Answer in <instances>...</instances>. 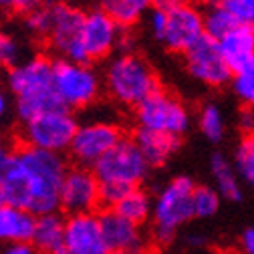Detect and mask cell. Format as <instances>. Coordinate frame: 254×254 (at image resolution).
Here are the masks:
<instances>
[{
    "label": "cell",
    "instance_id": "cell-1",
    "mask_svg": "<svg viewBox=\"0 0 254 254\" xmlns=\"http://www.w3.org/2000/svg\"><path fill=\"white\" fill-rule=\"evenodd\" d=\"M67 170L61 153L26 145L16 147L8 170L0 178L6 204L33 216L55 214L61 208V186Z\"/></svg>",
    "mask_w": 254,
    "mask_h": 254
},
{
    "label": "cell",
    "instance_id": "cell-21",
    "mask_svg": "<svg viewBox=\"0 0 254 254\" xmlns=\"http://www.w3.org/2000/svg\"><path fill=\"white\" fill-rule=\"evenodd\" d=\"M99 8L121 28H127L139 22V18L151 10V0H99Z\"/></svg>",
    "mask_w": 254,
    "mask_h": 254
},
{
    "label": "cell",
    "instance_id": "cell-23",
    "mask_svg": "<svg viewBox=\"0 0 254 254\" xmlns=\"http://www.w3.org/2000/svg\"><path fill=\"white\" fill-rule=\"evenodd\" d=\"M212 176L216 180V192L222 194V198H226V200L242 198V190H240L236 172L222 153L212 155Z\"/></svg>",
    "mask_w": 254,
    "mask_h": 254
},
{
    "label": "cell",
    "instance_id": "cell-30",
    "mask_svg": "<svg viewBox=\"0 0 254 254\" xmlns=\"http://www.w3.org/2000/svg\"><path fill=\"white\" fill-rule=\"evenodd\" d=\"M236 20V24L254 26V0H222L220 2Z\"/></svg>",
    "mask_w": 254,
    "mask_h": 254
},
{
    "label": "cell",
    "instance_id": "cell-39",
    "mask_svg": "<svg viewBox=\"0 0 254 254\" xmlns=\"http://www.w3.org/2000/svg\"><path fill=\"white\" fill-rule=\"evenodd\" d=\"M16 6V0H0V12H12Z\"/></svg>",
    "mask_w": 254,
    "mask_h": 254
},
{
    "label": "cell",
    "instance_id": "cell-14",
    "mask_svg": "<svg viewBox=\"0 0 254 254\" xmlns=\"http://www.w3.org/2000/svg\"><path fill=\"white\" fill-rule=\"evenodd\" d=\"M204 37V18L202 10L186 2L170 12H166V28L160 43H164L174 53H186L196 41Z\"/></svg>",
    "mask_w": 254,
    "mask_h": 254
},
{
    "label": "cell",
    "instance_id": "cell-31",
    "mask_svg": "<svg viewBox=\"0 0 254 254\" xmlns=\"http://www.w3.org/2000/svg\"><path fill=\"white\" fill-rule=\"evenodd\" d=\"M18 57H20V45L14 37L0 33V65L12 69L18 65Z\"/></svg>",
    "mask_w": 254,
    "mask_h": 254
},
{
    "label": "cell",
    "instance_id": "cell-27",
    "mask_svg": "<svg viewBox=\"0 0 254 254\" xmlns=\"http://www.w3.org/2000/svg\"><path fill=\"white\" fill-rule=\"evenodd\" d=\"M51 24H53V2H43L35 10H30L26 14V28L33 33L35 37H41L47 41L51 33Z\"/></svg>",
    "mask_w": 254,
    "mask_h": 254
},
{
    "label": "cell",
    "instance_id": "cell-10",
    "mask_svg": "<svg viewBox=\"0 0 254 254\" xmlns=\"http://www.w3.org/2000/svg\"><path fill=\"white\" fill-rule=\"evenodd\" d=\"M121 41V26L105 14L101 8H93L85 12L83 30H81V53L83 63L91 65L93 61H101L109 57Z\"/></svg>",
    "mask_w": 254,
    "mask_h": 254
},
{
    "label": "cell",
    "instance_id": "cell-26",
    "mask_svg": "<svg viewBox=\"0 0 254 254\" xmlns=\"http://www.w3.org/2000/svg\"><path fill=\"white\" fill-rule=\"evenodd\" d=\"M232 89L238 95L244 107L254 109V59L248 63L244 69L232 75Z\"/></svg>",
    "mask_w": 254,
    "mask_h": 254
},
{
    "label": "cell",
    "instance_id": "cell-6",
    "mask_svg": "<svg viewBox=\"0 0 254 254\" xmlns=\"http://www.w3.org/2000/svg\"><path fill=\"white\" fill-rule=\"evenodd\" d=\"M77 127L79 123L75 115L69 109L61 107V109L41 113L33 119H28L26 123H22L20 139H22V145L26 147L63 155V151H69L73 137L77 133Z\"/></svg>",
    "mask_w": 254,
    "mask_h": 254
},
{
    "label": "cell",
    "instance_id": "cell-11",
    "mask_svg": "<svg viewBox=\"0 0 254 254\" xmlns=\"http://www.w3.org/2000/svg\"><path fill=\"white\" fill-rule=\"evenodd\" d=\"M184 61L190 75L208 87H222L232 79V69L222 57L218 41L206 35L184 53Z\"/></svg>",
    "mask_w": 254,
    "mask_h": 254
},
{
    "label": "cell",
    "instance_id": "cell-20",
    "mask_svg": "<svg viewBox=\"0 0 254 254\" xmlns=\"http://www.w3.org/2000/svg\"><path fill=\"white\" fill-rule=\"evenodd\" d=\"M39 252L45 254H57L63 244H65V220L61 214H45L37 216V224H35V234L30 240Z\"/></svg>",
    "mask_w": 254,
    "mask_h": 254
},
{
    "label": "cell",
    "instance_id": "cell-3",
    "mask_svg": "<svg viewBox=\"0 0 254 254\" xmlns=\"http://www.w3.org/2000/svg\"><path fill=\"white\" fill-rule=\"evenodd\" d=\"M105 87L115 101L135 109L149 95L160 91V81L141 57L121 53L105 69Z\"/></svg>",
    "mask_w": 254,
    "mask_h": 254
},
{
    "label": "cell",
    "instance_id": "cell-5",
    "mask_svg": "<svg viewBox=\"0 0 254 254\" xmlns=\"http://www.w3.org/2000/svg\"><path fill=\"white\" fill-rule=\"evenodd\" d=\"M55 93L65 109H85L97 101L101 93V77L87 63L67 59L53 61Z\"/></svg>",
    "mask_w": 254,
    "mask_h": 254
},
{
    "label": "cell",
    "instance_id": "cell-34",
    "mask_svg": "<svg viewBox=\"0 0 254 254\" xmlns=\"http://www.w3.org/2000/svg\"><path fill=\"white\" fill-rule=\"evenodd\" d=\"M2 254H39V250L30 242H16V244H6L2 248Z\"/></svg>",
    "mask_w": 254,
    "mask_h": 254
},
{
    "label": "cell",
    "instance_id": "cell-17",
    "mask_svg": "<svg viewBox=\"0 0 254 254\" xmlns=\"http://www.w3.org/2000/svg\"><path fill=\"white\" fill-rule=\"evenodd\" d=\"M99 222H101V230H103L105 242H107L111 252L139 248L141 232H139L137 224H133V222H129V220H125L115 210L103 212L99 216Z\"/></svg>",
    "mask_w": 254,
    "mask_h": 254
},
{
    "label": "cell",
    "instance_id": "cell-19",
    "mask_svg": "<svg viewBox=\"0 0 254 254\" xmlns=\"http://www.w3.org/2000/svg\"><path fill=\"white\" fill-rule=\"evenodd\" d=\"M133 141L139 147L141 155L145 157V162L149 164V168L151 166H164L180 147L178 137L147 131V129H135Z\"/></svg>",
    "mask_w": 254,
    "mask_h": 254
},
{
    "label": "cell",
    "instance_id": "cell-43",
    "mask_svg": "<svg viewBox=\"0 0 254 254\" xmlns=\"http://www.w3.org/2000/svg\"><path fill=\"white\" fill-rule=\"evenodd\" d=\"M57 254H71V252H67V250H65V248H61V250H59V252H57Z\"/></svg>",
    "mask_w": 254,
    "mask_h": 254
},
{
    "label": "cell",
    "instance_id": "cell-4",
    "mask_svg": "<svg viewBox=\"0 0 254 254\" xmlns=\"http://www.w3.org/2000/svg\"><path fill=\"white\" fill-rule=\"evenodd\" d=\"M194 182L180 176L172 180L160 194H157L151 210L153 218V234L157 242H170L178 228L190 218H194V208H192V196H194Z\"/></svg>",
    "mask_w": 254,
    "mask_h": 254
},
{
    "label": "cell",
    "instance_id": "cell-22",
    "mask_svg": "<svg viewBox=\"0 0 254 254\" xmlns=\"http://www.w3.org/2000/svg\"><path fill=\"white\" fill-rule=\"evenodd\" d=\"M111 210H115L119 216H123L125 220H129V222H133V224L139 226L141 222H145L151 216L153 202H151V198H149V194L145 192V190L131 188L129 192L119 200V204Z\"/></svg>",
    "mask_w": 254,
    "mask_h": 254
},
{
    "label": "cell",
    "instance_id": "cell-24",
    "mask_svg": "<svg viewBox=\"0 0 254 254\" xmlns=\"http://www.w3.org/2000/svg\"><path fill=\"white\" fill-rule=\"evenodd\" d=\"M202 18H204V35L214 41H220L222 37H226L236 26V20L228 14V10L220 2L206 6V10H202Z\"/></svg>",
    "mask_w": 254,
    "mask_h": 254
},
{
    "label": "cell",
    "instance_id": "cell-38",
    "mask_svg": "<svg viewBox=\"0 0 254 254\" xmlns=\"http://www.w3.org/2000/svg\"><path fill=\"white\" fill-rule=\"evenodd\" d=\"M6 111H8V99H6L4 91L0 89V119H2V117L6 115Z\"/></svg>",
    "mask_w": 254,
    "mask_h": 254
},
{
    "label": "cell",
    "instance_id": "cell-12",
    "mask_svg": "<svg viewBox=\"0 0 254 254\" xmlns=\"http://www.w3.org/2000/svg\"><path fill=\"white\" fill-rule=\"evenodd\" d=\"M121 139H123V133L117 125L105 123V121H95V123L77 127V133L73 137L69 151L83 168L87 166L93 168Z\"/></svg>",
    "mask_w": 254,
    "mask_h": 254
},
{
    "label": "cell",
    "instance_id": "cell-36",
    "mask_svg": "<svg viewBox=\"0 0 254 254\" xmlns=\"http://www.w3.org/2000/svg\"><path fill=\"white\" fill-rule=\"evenodd\" d=\"M43 4V0H16V6H14V12H22V14H28L30 10H35L37 6Z\"/></svg>",
    "mask_w": 254,
    "mask_h": 254
},
{
    "label": "cell",
    "instance_id": "cell-41",
    "mask_svg": "<svg viewBox=\"0 0 254 254\" xmlns=\"http://www.w3.org/2000/svg\"><path fill=\"white\" fill-rule=\"evenodd\" d=\"M109 254H143L141 248H135V250H119V252H109Z\"/></svg>",
    "mask_w": 254,
    "mask_h": 254
},
{
    "label": "cell",
    "instance_id": "cell-33",
    "mask_svg": "<svg viewBox=\"0 0 254 254\" xmlns=\"http://www.w3.org/2000/svg\"><path fill=\"white\" fill-rule=\"evenodd\" d=\"M12 153H14V147L10 143H6L4 139H0V178H2L4 172L8 170L10 160H12Z\"/></svg>",
    "mask_w": 254,
    "mask_h": 254
},
{
    "label": "cell",
    "instance_id": "cell-7",
    "mask_svg": "<svg viewBox=\"0 0 254 254\" xmlns=\"http://www.w3.org/2000/svg\"><path fill=\"white\" fill-rule=\"evenodd\" d=\"M137 129H147L172 137H182L188 131L190 113L176 95L160 89L133 109Z\"/></svg>",
    "mask_w": 254,
    "mask_h": 254
},
{
    "label": "cell",
    "instance_id": "cell-9",
    "mask_svg": "<svg viewBox=\"0 0 254 254\" xmlns=\"http://www.w3.org/2000/svg\"><path fill=\"white\" fill-rule=\"evenodd\" d=\"M85 10L75 4L53 0V24L47 43L51 51L59 55V59H67L75 63H83L81 53V30H83Z\"/></svg>",
    "mask_w": 254,
    "mask_h": 254
},
{
    "label": "cell",
    "instance_id": "cell-16",
    "mask_svg": "<svg viewBox=\"0 0 254 254\" xmlns=\"http://www.w3.org/2000/svg\"><path fill=\"white\" fill-rule=\"evenodd\" d=\"M218 47L232 69V75L238 73L254 59V26L236 24L226 37L218 41Z\"/></svg>",
    "mask_w": 254,
    "mask_h": 254
},
{
    "label": "cell",
    "instance_id": "cell-40",
    "mask_svg": "<svg viewBox=\"0 0 254 254\" xmlns=\"http://www.w3.org/2000/svg\"><path fill=\"white\" fill-rule=\"evenodd\" d=\"M206 4V6H210V4H218V2H222V0H192V4Z\"/></svg>",
    "mask_w": 254,
    "mask_h": 254
},
{
    "label": "cell",
    "instance_id": "cell-15",
    "mask_svg": "<svg viewBox=\"0 0 254 254\" xmlns=\"http://www.w3.org/2000/svg\"><path fill=\"white\" fill-rule=\"evenodd\" d=\"M71 254H109L99 216L95 214H75L65 220V244Z\"/></svg>",
    "mask_w": 254,
    "mask_h": 254
},
{
    "label": "cell",
    "instance_id": "cell-42",
    "mask_svg": "<svg viewBox=\"0 0 254 254\" xmlns=\"http://www.w3.org/2000/svg\"><path fill=\"white\" fill-rule=\"evenodd\" d=\"M6 204V198H4V190H2V184H0V206Z\"/></svg>",
    "mask_w": 254,
    "mask_h": 254
},
{
    "label": "cell",
    "instance_id": "cell-25",
    "mask_svg": "<svg viewBox=\"0 0 254 254\" xmlns=\"http://www.w3.org/2000/svg\"><path fill=\"white\" fill-rule=\"evenodd\" d=\"M198 123H200V131L206 135V139L216 143L224 137V115H222L218 105H214V103L204 105L200 111Z\"/></svg>",
    "mask_w": 254,
    "mask_h": 254
},
{
    "label": "cell",
    "instance_id": "cell-8",
    "mask_svg": "<svg viewBox=\"0 0 254 254\" xmlns=\"http://www.w3.org/2000/svg\"><path fill=\"white\" fill-rule=\"evenodd\" d=\"M93 174L97 176L99 184H115L123 188H137L149 170V164L141 155L139 147L133 139H121L109 153L95 164Z\"/></svg>",
    "mask_w": 254,
    "mask_h": 254
},
{
    "label": "cell",
    "instance_id": "cell-18",
    "mask_svg": "<svg viewBox=\"0 0 254 254\" xmlns=\"http://www.w3.org/2000/svg\"><path fill=\"white\" fill-rule=\"evenodd\" d=\"M37 216L10 204L0 206V244L30 242L35 234Z\"/></svg>",
    "mask_w": 254,
    "mask_h": 254
},
{
    "label": "cell",
    "instance_id": "cell-13",
    "mask_svg": "<svg viewBox=\"0 0 254 254\" xmlns=\"http://www.w3.org/2000/svg\"><path fill=\"white\" fill-rule=\"evenodd\" d=\"M101 204V184L89 168H71L61 186V208L75 214H93Z\"/></svg>",
    "mask_w": 254,
    "mask_h": 254
},
{
    "label": "cell",
    "instance_id": "cell-28",
    "mask_svg": "<svg viewBox=\"0 0 254 254\" xmlns=\"http://www.w3.org/2000/svg\"><path fill=\"white\" fill-rule=\"evenodd\" d=\"M220 206V194L212 188H196L194 196H192V208H194V216L198 218H208L214 216L216 210Z\"/></svg>",
    "mask_w": 254,
    "mask_h": 254
},
{
    "label": "cell",
    "instance_id": "cell-2",
    "mask_svg": "<svg viewBox=\"0 0 254 254\" xmlns=\"http://www.w3.org/2000/svg\"><path fill=\"white\" fill-rule=\"evenodd\" d=\"M8 89L16 95V113L22 123L41 113L61 109L63 103L53 85V61L49 57H30L6 73Z\"/></svg>",
    "mask_w": 254,
    "mask_h": 254
},
{
    "label": "cell",
    "instance_id": "cell-37",
    "mask_svg": "<svg viewBox=\"0 0 254 254\" xmlns=\"http://www.w3.org/2000/svg\"><path fill=\"white\" fill-rule=\"evenodd\" d=\"M240 246H242L244 254H254V226H252V228H248V230L242 234Z\"/></svg>",
    "mask_w": 254,
    "mask_h": 254
},
{
    "label": "cell",
    "instance_id": "cell-29",
    "mask_svg": "<svg viewBox=\"0 0 254 254\" xmlns=\"http://www.w3.org/2000/svg\"><path fill=\"white\" fill-rule=\"evenodd\" d=\"M234 160H236V166H238V172L242 174V178L250 186H254V135H246L238 143Z\"/></svg>",
    "mask_w": 254,
    "mask_h": 254
},
{
    "label": "cell",
    "instance_id": "cell-32",
    "mask_svg": "<svg viewBox=\"0 0 254 254\" xmlns=\"http://www.w3.org/2000/svg\"><path fill=\"white\" fill-rule=\"evenodd\" d=\"M238 127L246 135H254V109L252 107H244L238 111Z\"/></svg>",
    "mask_w": 254,
    "mask_h": 254
},
{
    "label": "cell",
    "instance_id": "cell-35",
    "mask_svg": "<svg viewBox=\"0 0 254 254\" xmlns=\"http://www.w3.org/2000/svg\"><path fill=\"white\" fill-rule=\"evenodd\" d=\"M186 2H190V0H151V8L162 10V12H170V10H174Z\"/></svg>",
    "mask_w": 254,
    "mask_h": 254
}]
</instances>
